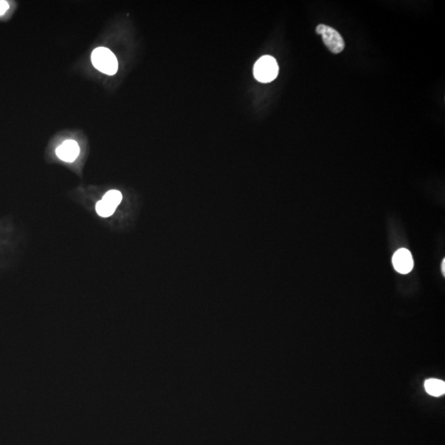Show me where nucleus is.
<instances>
[{
    "label": "nucleus",
    "instance_id": "39448f33",
    "mask_svg": "<svg viewBox=\"0 0 445 445\" xmlns=\"http://www.w3.org/2000/svg\"><path fill=\"white\" fill-rule=\"evenodd\" d=\"M79 144L74 140H66L57 148V155L65 162H72L79 154Z\"/></svg>",
    "mask_w": 445,
    "mask_h": 445
},
{
    "label": "nucleus",
    "instance_id": "423d86ee",
    "mask_svg": "<svg viewBox=\"0 0 445 445\" xmlns=\"http://www.w3.org/2000/svg\"><path fill=\"white\" fill-rule=\"evenodd\" d=\"M425 391L433 397H440L445 393V382L437 378H429L425 382Z\"/></svg>",
    "mask_w": 445,
    "mask_h": 445
},
{
    "label": "nucleus",
    "instance_id": "20e7f679",
    "mask_svg": "<svg viewBox=\"0 0 445 445\" xmlns=\"http://www.w3.org/2000/svg\"><path fill=\"white\" fill-rule=\"evenodd\" d=\"M394 269L401 274H408L412 271L414 261L412 254L406 248H401L395 252L393 257Z\"/></svg>",
    "mask_w": 445,
    "mask_h": 445
},
{
    "label": "nucleus",
    "instance_id": "f03ea898",
    "mask_svg": "<svg viewBox=\"0 0 445 445\" xmlns=\"http://www.w3.org/2000/svg\"><path fill=\"white\" fill-rule=\"evenodd\" d=\"M253 73L255 79L260 83H270L278 76L279 66L274 57L264 55L256 61Z\"/></svg>",
    "mask_w": 445,
    "mask_h": 445
},
{
    "label": "nucleus",
    "instance_id": "0eeeda50",
    "mask_svg": "<svg viewBox=\"0 0 445 445\" xmlns=\"http://www.w3.org/2000/svg\"><path fill=\"white\" fill-rule=\"evenodd\" d=\"M116 209H117L116 207L113 206L103 200H99L96 205V211L97 214L103 218H107L113 215Z\"/></svg>",
    "mask_w": 445,
    "mask_h": 445
},
{
    "label": "nucleus",
    "instance_id": "f257e3e1",
    "mask_svg": "<svg viewBox=\"0 0 445 445\" xmlns=\"http://www.w3.org/2000/svg\"><path fill=\"white\" fill-rule=\"evenodd\" d=\"M92 62L99 71L108 75H114L118 70V61L115 54L106 47H98L92 53Z\"/></svg>",
    "mask_w": 445,
    "mask_h": 445
},
{
    "label": "nucleus",
    "instance_id": "9d476101",
    "mask_svg": "<svg viewBox=\"0 0 445 445\" xmlns=\"http://www.w3.org/2000/svg\"><path fill=\"white\" fill-rule=\"evenodd\" d=\"M441 270H442V272H443V275L445 274V260H443L442 261V265H441Z\"/></svg>",
    "mask_w": 445,
    "mask_h": 445
},
{
    "label": "nucleus",
    "instance_id": "1a4fd4ad",
    "mask_svg": "<svg viewBox=\"0 0 445 445\" xmlns=\"http://www.w3.org/2000/svg\"><path fill=\"white\" fill-rule=\"evenodd\" d=\"M9 9V5L6 1L0 0V16H2Z\"/></svg>",
    "mask_w": 445,
    "mask_h": 445
},
{
    "label": "nucleus",
    "instance_id": "7ed1b4c3",
    "mask_svg": "<svg viewBox=\"0 0 445 445\" xmlns=\"http://www.w3.org/2000/svg\"><path fill=\"white\" fill-rule=\"evenodd\" d=\"M316 32L321 35L324 44L330 51L339 54L345 49V41L341 34L332 27L319 24L316 27Z\"/></svg>",
    "mask_w": 445,
    "mask_h": 445
},
{
    "label": "nucleus",
    "instance_id": "6e6552de",
    "mask_svg": "<svg viewBox=\"0 0 445 445\" xmlns=\"http://www.w3.org/2000/svg\"><path fill=\"white\" fill-rule=\"evenodd\" d=\"M122 197H123L122 194L119 191L112 190L105 194L102 200L117 208L120 205V203L122 202Z\"/></svg>",
    "mask_w": 445,
    "mask_h": 445
}]
</instances>
